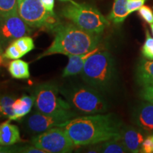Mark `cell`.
<instances>
[{"label":"cell","instance_id":"obj_1","mask_svg":"<svg viewBox=\"0 0 153 153\" xmlns=\"http://www.w3.org/2000/svg\"><path fill=\"white\" fill-rule=\"evenodd\" d=\"M122 123L112 114L80 116L63 127L75 147L97 145L120 137Z\"/></svg>","mask_w":153,"mask_h":153},{"label":"cell","instance_id":"obj_2","mask_svg":"<svg viewBox=\"0 0 153 153\" xmlns=\"http://www.w3.org/2000/svg\"><path fill=\"white\" fill-rule=\"evenodd\" d=\"M54 40L48 48L43 52L38 60L55 54L74 55L91 52L100 43V34L85 30L74 24H57L53 29Z\"/></svg>","mask_w":153,"mask_h":153},{"label":"cell","instance_id":"obj_3","mask_svg":"<svg viewBox=\"0 0 153 153\" xmlns=\"http://www.w3.org/2000/svg\"><path fill=\"white\" fill-rule=\"evenodd\" d=\"M60 92L72 109L79 114H104L108 109L106 101L99 90L89 85H65L60 87Z\"/></svg>","mask_w":153,"mask_h":153},{"label":"cell","instance_id":"obj_4","mask_svg":"<svg viewBox=\"0 0 153 153\" xmlns=\"http://www.w3.org/2000/svg\"><path fill=\"white\" fill-rule=\"evenodd\" d=\"M82 79L97 90H106L112 85L116 77V66L108 51H97L86 61L81 72Z\"/></svg>","mask_w":153,"mask_h":153},{"label":"cell","instance_id":"obj_5","mask_svg":"<svg viewBox=\"0 0 153 153\" xmlns=\"http://www.w3.org/2000/svg\"><path fill=\"white\" fill-rule=\"evenodd\" d=\"M70 4L62 10V15L82 29L101 34L109 22L98 9L87 4H79L70 0Z\"/></svg>","mask_w":153,"mask_h":153},{"label":"cell","instance_id":"obj_6","mask_svg":"<svg viewBox=\"0 0 153 153\" xmlns=\"http://www.w3.org/2000/svg\"><path fill=\"white\" fill-rule=\"evenodd\" d=\"M60 94V87L55 82H45L36 86L33 92L36 110L53 116L74 111L68 101L61 98Z\"/></svg>","mask_w":153,"mask_h":153},{"label":"cell","instance_id":"obj_7","mask_svg":"<svg viewBox=\"0 0 153 153\" xmlns=\"http://www.w3.org/2000/svg\"><path fill=\"white\" fill-rule=\"evenodd\" d=\"M17 7L19 15L30 27L53 29L57 25L55 13L48 11L41 0H17Z\"/></svg>","mask_w":153,"mask_h":153},{"label":"cell","instance_id":"obj_8","mask_svg":"<svg viewBox=\"0 0 153 153\" xmlns=\"http://www.w3.org/2000/svg\"><path fill=\"white\" fill-rule=\"evenodd\" d=\"M30 143L46 153L72 152L76 148L63 127H55L36 135Z\"/></svg>","mask_w":153,"mask_h":153},{"label":"cell","instance_id":"obj_9","mask_svg":"<svg viewBox=\"0 0 153 153\" xmlns=\"http://www.w3.org/2000/svg\"><path fill=\"white\" fill-rule=\"evenodd\" d=\"M77 116L75 111L63 115H48L36 110L23 121L24 129L29 134L38 135L55 127H64L70 120Z\"/></svg>","mask_w":153,"mask_h":153},{"label":"cell","instance_id":"obj_10","mask_svg":"<svg viewBox=\"0 0 153 153\" xmlns=\"http://www.w3.org/2000/svg\"><path fill=\"white\" fill-rule=\"evenodd\" d=\"M31 33L30 26L21 18L18 13L0 16V43L3 48L22 36Z\"/></svg>","mask_w":153,"mask_h":153},{"label":"cell","instance_id":"obj_11","mask_svg":"<svg viewBox=\"0 0 153 153\" xmlns=\"http://www.w3.org/2000/svg\"><path fill=\"white\" fill-rule=\"evenodd\" d=\"M120 137L128 152H140L141 146L145 139L142 130L132 126H122Z\"/></svg>","mask_w":153,"mask_h":153},{"label":"cell","instance_id":"obj_12","mask_svg":"<svg viewBox=\"0 0 153 153\" xmlns=\"http://www.w3.org/2000/svg\"><path fill=\"white\" fill-rule=\"evenodd\" d=\"M133 117L140 129L153 135V104L148 101L140 104L134 111Z\"/></svg>","mask_w":153,"mask_h":153},{"label":"cell","instance_id":"obj_13","mask_svg":"<svg viewBox=\"0 0 153 153\" xmlns=\"http://www.w3.org/2000/svg\"><path fill=\"white\" fill-rule=\"evenodd\" d=\"M99 50L100 49L98 46L91 52L85 53V54L69 55V62L67 66L63 70L62 74V77H68V76H74L81 73L87 59Z\"/></svg>","mask_w":153,"mask_h":153},{"label":"cell","instance_id":"obj_14","mask_svg":"<svg viewBox=\"0 0 153 153\" xmlns=\"http://www.w3.org/2000/svg\"><path fill=\"white\" fill-rule=\"evenodd\" d=\"M10 121L8 120L0 125V145L12 146L22 141L19 128Z\"/></svg>","mask_w":153,"mask_h":153},{"label":"cell","instance_id":"obj_15","mask_svg":"<svg viewBox=\"0 0 153 153\" xmlns=\"http://www.w3.org/2000/svg\"><path fill=\"white\" fill-rule=\"evenodd\" d=\"M34 105V98L32 96L24 95L16 99L13 104V116L11 120H20L29 114Z\"/></svg>","mask_w":153,"mask_h":153},{"label":"cell","instance_id":"obj_16","mask_svg":"<svg viewBox=\"0 0 153 153\" xmlns=\"http://www.w3.org/2000/svg\"><path fill=\"white\" fill-rule=\"evenodd\" d=\"M128 0H114L111 12L110 13L108 19L114 24H118L123 23L130 12L128 9Z\"/></svg>","mask_w":153,"mask_h":153},{"label":"cell","instance_id":"obj_17","mask_svg":"<svg viewBox=\"0 0 153 153\" xmlns=\"http://www.w3.org/2000/svg\"><path fill=\"white\" fill-rule=\"evenodd\" d=\"M136 78L140 85L153 82V60H141L136 70Z\"/></svg>","mask_w":153,"mask_h":153},{"label":"cell","instance_id":"obj_18","mask_svg":"<svg viewBox=\"0 0 153 153\" xmlns=\"http://www.w3.org/2000/svg\"><path fill=\"white\" fill-rule=\"evenodd\" d=\"M8 70L11 76L15 79H24L30 77L29 65L24 60H13L9 63Z\"/></svg>","mask_w":153,"mask_h":153},{"label":"cell","instance_id":"obj_19","mask_svg":"<svg viewBox=\"0 0 153 153\" xmlns=\"http://www.w3.org/2000/svg\"><path fill=\"white\" fill-rule=\"evenodd\" d=\"M97 152L104 153H124L128 152L122 143L120 137H116L97 144Z\"/></svg>","mask_w":153,"mask_h":153},{"label":"cell","instance_id":"obj_20","mask_svg":"<svg viewBox=\"0 0 153 153\" xmlns=\"http://www.w3.org/2000/svg\"><path fill=\"white\" fill-rule=\"evenodd\" d=\"M16 98L11 95H0V118H8L13 116V104Z\"/></svg>","mask_w":153,"mask_h":153},{"label":"cell","instance_id":"obj_21","mask_svg":"<svg viewBox=\"0 0 153 153\" xmlns=\"http://www.w3.org/2000/svg\"><path fill=\"white\" fill-rule=\"evenodd\" d=\"M13 43L16 45L23 56L35 48L33 38L28 36H22L17 38L14 41H13Z\"/></svg>","mask_w":153,"mask_h":153},{"label":"cell","instance_id":"obj_22","mask_svg":"<svg viewBox=\"0 0 153 153\" xmlns=\"http://www.w3.org/2000/svg\"><path fill=\"white\" fill-rule=\"evenodd\" d=\"M18 13L17 0H0V16Z\"/></svg>","mask_w":153,"mask_h":153},{"label":"cell","instance_id":"obj_23","mask_svg":"<svg viewBox=\"0 0 153 153\" xmlns=\"http://www.w3.org/2000/svg\"><path fill=\"white\" fill-rule=\"evenodd\" d=\"M4 56L7 59L16 60V59H20L21 57H23V55L16 45L12 42L6 48Z\"/></svg>","mask_w":153,"mask_h":153},{"label":"cell","instance_id":"obj_24","mask_svg":"<svg viewBox=\"0 0 153 153\" xmlns=\"http://www.w3.org/2000/svg\"><path fill=\"white\" fill-rule=\"evenodd\" d=\"M142 87L140 91L141 97L145 101L153 104V82L142 85Z\"/></svg>","mask_w":153,"mask_h":153},{"label":"cell","instance_id":"obj_25","mask_svg":"<svg viewBox=\"0 0 153 153\" xmlns=\"http://www.w3.org/2000/svg\"><path fill=\"white\" fill-rule=\"evenodd\" d=\"M139 15L145 22L148 24H153V11L148 6L143 5L138 10Z\"/></svg>","mask_w":153,"mask_h":153},{"label":"cell","instance_id":"obj_26","mask_svg":"<svg viewBox=\"0 0 153 153\" xmlns=\"http://www.w3.org/2000/svg\"><path fill=\"white\" fill-rule=\"evenodd\" d=\"M140 152L153 153V135H148L144 139L141 146Z\"/></svg>","mask_w":153,"mask_h":153},{"label":"cell","instance_id":"obj_27","mask_svg":"<svg viewBox=\"0 0 153 153\" xmlns=\"http://www.w3.org/2000/svg\"><path fill=\"white\" fill-rule=\"evenodd\" d=\"M17 152L22 153H46L45 151L41 150L33 145H23L22 147H17Z\"/></svg>","mask_w":153,"mask_h":153},{"label":"cell","instance_id":"obj_28","mask_svg":"<svg viewBox=\"0 0 153 153\" xmlns=\"http://www.w3.org/2000/svg\"><path fill=\"white\" fill-rule=\"evenodd\" d=\"M146 0H128V9L130 14L135 11H138L141 7L144 5Z\"/></svg>","mask_w":153,"mask_h":153},{"label":"cell","instance_id":"obj_29","mask_svg":"<svg viewBox=\"0 0 153 153\" xmlns=\"http://www.w3.org/2000/svg\"><path fill=\"white\" fill-rule=\"evenodd\" d=\"M42 4L44 6L45 9L49 12H53L54 9L55 0H41Z\"/></svg>","mask_w":153,"mask_h":153},{"label":"cell","instance_id":"obj_30","mask_svg":"<svg viewBox=\"0 0 153 153\" xmlns=\"http://www.w3.org/2000/svg\"><path fill=\"white\" fill-rule=\"evenodd\" d=\"M145 31H146L145 32L146 38H145V43L142 47V48H148L153 47V38L150 36V34L148 30H146Z\"/></svg>","mask_w":153,"mask_h":153},{"label":"cell","instance_id":"obj_31","mask_svg":"<svg viewBox=\"0 0 153 153\" xmlns=\"http://www.w3.org/2000/svg\"><path fill=\"white\" fill-rule=\"evenodd\" d=\"M141 51L145 58L148 59V60H153V47L142 48Z\"/></svg>","mask_w":153,"mask_h":153},{"label":"cell","instance_id":"obj_32","mask_svg":"<svg viewBox=\"0 0 153 153\" xmlns=\"http://www.w3.org/2000/svg\"><path fill=\"white\" fill-rule=\"evenodd\" d=\"M17 152V147L12 146H4L0 145V153H11Z\"/></svg>","mask_w":153,"mask_h":153},{"label":"cell","instance_id":"obj_33","mask_svg":"<svg viewBox=\"0 0 153 153\" xmlns=\"http://www.w3.org/2000/svg\"><path fill=\"white\" fill-rule=\"evenodd\" d=\"M5 57L3 55H1V56H0V67L3 65V62H4V59Z\"/></svg>","mask_w":153,"mask_h":153},{"label":"cell","instance_id":"obj_34","mask_svg":"<svg viewBox=\"0 0 153 153\" xmlns=\"http://www.w3.org/2000/svg\"><path fill=\"white\" fill-rule=\"evenodd\" d=\"M4 55V53H3V47L2 45H1V44L0 43V56H1V55Z\"/></svg>","mask_w":153,"mask_h":153},{"label":"cell","instance_id":"obj_35","mask_svg":"<svg viewBox=\"0 0 153 153\" xmlns=\"http://www.w3.org/2000/svg\"><path fill=\"white\" fill-rule=\"evenodd\" d=\"M150 28H151V30H152V35H153V24H150Z\"/></svg>","mask_w":153,"mask_h":153},{"label":"cell","instance_id":"obj_36","mask_svg":"<svg viewBox=\"0 0 153 153\" xmlns=\"http://www.w3.org/2000/svg\"><path fill=\"white\" fill-rule=\"evenodd\" d=\"M62 1H70V0H62Z\"/></svg>","mask_w":153,"mask_h":153}]
</instances>
